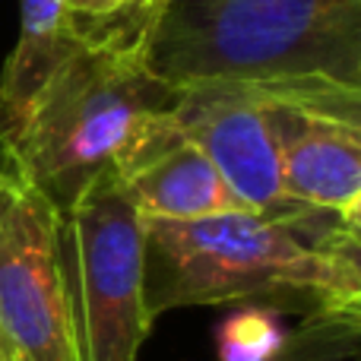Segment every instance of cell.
<instances>
[{
    "mask_svg": "<svg viewBox=\"0 0 361 361\" xmlns=\"http://www.w3.org/2000/svg\"><path fill=\"white\" fill-rule=\"evenodd\" d=\"M146 222V301L175 307L273 305L361 326V228L314 209Z\"/></svg>",
    "mask_w": 361,
    "mask_h": 361,
    "instance_id": "1",
    "label": "cell"
},
{
    "mask_svg": "<svg viewBox=\"0 0 361 361\" xmlns=\"http://www.w3.org/2000/svg\"><path fill=\"white\" fill-rule=\"evenodd\" d=\"M143 25L67 35L19 92L0 102V140L57 209L111 169L130 130L175 92L143 57Z\"/></svg>",
    "mask_w": 361,
    "mask_h": 361,
    "instance_id": "2",
    "label": "cell"
},
{
    "mask_svg": "<svg viewBox=\"0 0 361 361\" xmlns=\"http://www.w3.org/2000/svg\"><path fill=\"white\" fill-rule=\"evenodd\" d=\"M143 57L171 92L288 80L361 86V0H156Z\"/></svg>",
    "mask_w": 361,
    "mask_h": 361,
    "instance_id": "3",
    "label": "cell"
},
{
    "mask_svg": "<svg viewBox=\"0 0 361 361\" xmlns=\"http://www.w3.org/2000/svg\"><path fill=\"white\" fill-rule=\"evenodd\" d=\"M63 254L82 361H137L152 330L146 222L111 169L63 209Z\"/></svg>",
    "mask_w": 361,
    "mask_h": 361,
    "instance_id": "4",
    "label": "cell"
},
{
    "mask_svg": "<svg viewBox=\"0 0 361 361\" xmlns=\"http://www.w3.org/2000/svg\"><path fill=\"white\" fill-rule=\"evenodd\" d=\"M0 361H82L63 212L0 159Z\"/></svg>",
    "mask_w": 361,
    "mask_h": 361,
    "instance_id": "5",
    "label": "cell"
},
{
    "mask_svg": "<svg viewBox=\"0 0 361 361\" xmlns=\"http://www.w3.org/2000/svg\"><path fill=\"white\" fill-rule=\"evenodd\" d=\"M260 86L273 105L286 200L361 228V86L336 80Z\"/></svg>",
    "mask_w": 361,
    "mask_h": 361,
    "instance_id": "6",
    "label": "cell"
},
{
    "mask_svg": "<svg viewBox=\"0 0 361 361\" xmlns=\"http://www.w3.org/2000/svg\"><path fill=\"white\" fill-rule=\"evenodd\" d=\"M171 114L206 152L228 190L250 212H288L279 175V137L260 82H206L178 89Z\"/></svg>",
    "mask_w": 361,
    "mask_h": 361,
    "instance_id": "7",
    "label": "cell"
},
{
    "mask_svg": "<svg viewBox=\"0 0 361 361\" xmlns=\"http://www.w3.org/2000/svg\"><path fill=\"white\" fill-rule=\"evenodd\" d=\"M111 171L143 219L193 222L244 212L216 165L178 124L171 105L149 111L133 127L114 156Z\"/></svg>",
    "mask_w": 361,
    "mask_h": 361,
    "instance_id": "8",
    "label": "cell"
},
{
    "mask_svg": "<svg viewBox=\"0 0 361 361\" xmlns=\"http://www.w3.org/2000/svg\"><path fill=\"white\" fill-rule=\"evenodd\" d=\"M156 0H67L70 25L80 32H111L143 25Z\"/></svg>",
    "mask_w": 361,
    "mask_h": 361,
    "instance_id": "9",
    "label": "cell"
},
{
    "mask_svg": "<svg viewBox=\"0 0 361 361\" xmlns=\"http://www.w3.org/2000/svg\"><path fill=\"white\" fill-rule=\"evenodd\" d=\"M0 159H6V149H4V140H0Z\"/></svg>",
    "mask_w": 361,
    "mask_h": 361,
    "instance_id": "10",
    "label": "cell"
}]
</instances>
